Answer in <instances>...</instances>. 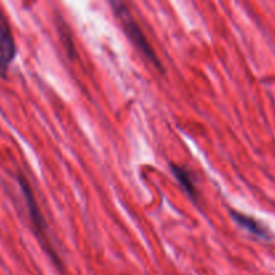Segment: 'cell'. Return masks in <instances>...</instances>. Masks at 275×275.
I'll use <instances>...</instances> for the list:
<instances>
[{"instance_id": "6da1fadb", "label": "cell", "mask_w": 275, "mask_h": 275, "mask_svg": "<svg viewBox=\"0 0 275 275\" xmlns=\"http://www.w3.org/2000/svg\"><path fill=\"white\" fill-rule=\"evenodd\" d=\"M109 4L112 10H113L114 16L117 17V21L120 22L125 35H126L127 39L131 41L132 45L136 47V50H137L149 63L155 66L156 69L160 70V71H164L161 62H160V59L157 58L155 50L149 45V42L148 39H146V36H145L144 31H142L141 27H140V24L136 22L133 15L131 14V10L127 8L126 4H125L124 2H117V0H116V2H110Z\"/></svg>"}, {"instance_id": "7a4b0ae2", "label": "cell", "mask_w": 275, "mask_h": 275, "mask_svg": "<svg viewBox=\"0 0 275 275\" xmlns=\"http://www.w3.org/2000/svg\"><path fill=\"white\" fill-rule=\"evenodd\" d=\"M17 182H19L21 191H22V193H23V199H24V203H26V207H27L28 217H30V222H31L32 231H34L35 235L39 237L42 246H43V248L47 251V254L51 256L52 261L55 262V265L61 266V262H59V259H58V255L55 254L52 247L50 246V242H48L47 223H46L45 217H43V213H42L41 207H39L38 201H36V199H35L34 191H32L30 182H28V180L22 175L17 176Z\"/></svg>"}, {"instance_id": "3957f363", "label": "cell", "mask_w": 275, "mask_h": 275, "mask_svg": "<svg viewBox=\"0 0 275 275\" xmlns=\"http://www.w3.org/2000/svg\"><path fill=\"white\" fill-rule=\"evenodd\" d=\"M16 57V43L10 22L0 10V76L6 77L11 63Z\"/></svg>"}, {"instance_id": "277c9868", "label": "cell", "mask_w": 275, "mask_h": 275, "mask_svg": "<svg viewBox=\"0 0 275 275\" xmlns=\"http://www.w3.org/2000/svg\"><path fill=\"white\" fill-rule=\"evenodd\" d=\"M231 217L234 220L235 223L242 227L243 230H246L247 232H250L251 235H255L259 239H265V241H270L271 239V232L266 227L265 224H262L259 220H256L255 217L250 216V215H246L243 212H239L236 210H231Z\"/></svg>"}, {"instance_id": "5b68a950", "label": "cell", "mask_w": 275, "mask_h": 275, "mask_svg": "<svg viewBox=\"0 0 275 275\" xmlns=\"http://www.w3.org/2000/svg\"><path fill=\"white\" fill-rule=\"evenodd\" d=\"M169 168H171L173 177L176 179V181L179 182V186L181 187L182 191L188 195V197L192 200L193 203H197L199 201V192H197L192 172L189 169L181 167V165L173 164V162L169 164Z\"/></svg>"}]
</instances>
